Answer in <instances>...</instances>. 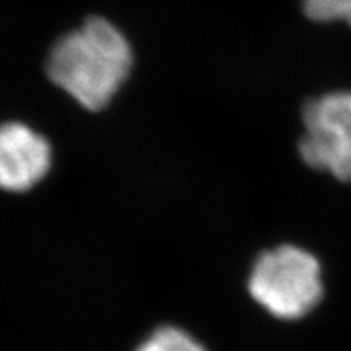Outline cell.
I'll return each mask as SVG.
<instances>
[{
  "label": "cell",
  "mask_w": 351,
  "mask_h": 351,
  "mask_svg": "<svg viewBox=\"0 0 351 351\" xmlns=\"http://www.w3.org/2000/svg\"><path fill=\"white\" fill-rule=\"evenodd\" d=\"M132 62V47L121 29L101 16H91L52 46L46 72L80 106L99 111L121 90Z\"/></svg>",
  "instance_id": "1"
},
{
  "label": "cell",
  "mask_w": 351,
  "mask_h": 351,
  "mask_svg": "<svg viewBox=\"0 0 351 351\" xmlns=\"http://www.w3.org/2000/svg\"><path fill=\"white\" fill-rule=\"evenodd\" d=\"M249 293L275 317L300 319L322 300L317 258L296 245H280L263 252L252 267Z\"/></svg>",
  "instance_id": "2"
},
{
  "label": "cell",
  "mask_w": 351,
  "mask_h": 351,
  "mask_svg": "<svg viewBox=\"0 0 351 351\" xmlns=\"http://www.w3.org/2000/svg\"><path fill=\"white\" fill-rule=\"evenodd\" d=\"M302 124V161L340 181H351V91H335L307 101Z\"/></svg>",
  "instance_id": "3"
},
{
  "label": "cell",
  "mask_w": 351,
  "mask_h": 351,
  "mask_svg": "<svg viewBox=\"0 0 351 351\" xmlns=\"http://www.w3.org/2000/svg\"><path fill=\"white\" fill-rule=\"evenodd\" d=\"M51 145L41 134L20 122L0 125V189L26 192L49 173Z\"/></svg>",
  "instance_id": "4"
},
{
  "label": "cell",
  "mask_w": 351,
  "mask_h": 351,
  "mask_svg": "<svg viewBox=\"0 0 351 351\" xmlns=\"http://www.w3.org/2000/svg\"><path fill=\"white\" fill-rule=\"evenodd\" d=\"M137 351H207L189 335L186 330L178 327H160L138 346Z\"/></svg>",
  "instance_id": "5"
},
{
  "label": "cell",
  "mask_w": 351,
  "mask_h": 351,
  "mask_svg": "<svg viewBox=\"0 0 351 351\" xmlns=\"http://www.w3.org/2000/svg\"><path fill=\"white\" fill-rule=\"evenodd\" d=\"M302 8L314 21L341 20L351 25V0H304Z\"/></svg>",
  "instance_id": "6"
}]
</instances>
